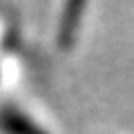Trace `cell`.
Wrapping results in <instances>:
<instances>
[{
  "label": "cell",
  "mask_w": 134,
  "mask_h": 134,
  "mask_svg": "<svg viewBox=\"0 0 134 134\" xmlns=\"http://www.w3.org/2000/svg\"><path fill=\"white\" fill-rule=\"evenodd\" d=\"M0 132L2 134H47L34 119H29L25 112L16 105L0 107Z\"/></svg>",
  "instance_id": "6da1fadb"
}]
</instances>
